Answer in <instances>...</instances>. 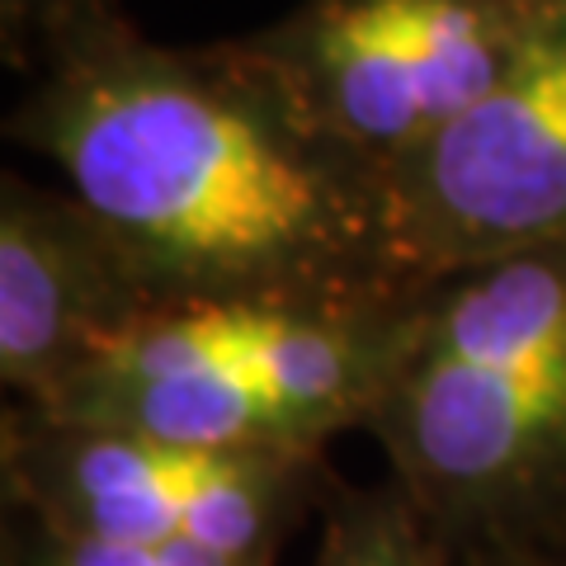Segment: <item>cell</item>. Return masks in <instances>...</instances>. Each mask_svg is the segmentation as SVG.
Listing matches in <instances>:
<instances>
[{
	"label": "cell",
	"instance_id": "7a4b0ae2",
	"mask_svg": "<svg viewBox=\"0 0 566 566\" xmlns=\"http://www.w3.org/2000/svg\"><path fill=\"white\" fill-rule=\"evenodd\" d=\"M364 434L458 566H562L566 241L424 283Z\"/></svg>",
	"mask_w": 566,
	"mask_h": 566
},
{
	"label": "cell",
	"instance_id": "5b68a950",
	"mask_svg": "<svg viewBox=\"0 0 566 566\" xmlns=\"http://www.w3.org/2000/svg\"><path fill=\"white\" fill-rule=\"evenodd\" d=\"M326 458L218 453L151 434L0 411L6 515L99 543H199L218 557L274 566L331 486Z\"/></svg>",
	"mask_w": 566,
	"mask_h": 566
},
{
	"label": "cell",
	"instance_id": "52a82bcc",
	"mask_svg": "<svg viewBox=\"0 0 566 566\" xmlns=\"http://www.w3.org/2000/svg\"><path fill=\"white\" fill-rule=\"evenodd\" d=\"M156 303L123 241L66 185L0 180V387L48 411L95 354Z\"/></svg>",
	"mask_w": 566,
	"mask_h": 566
},
{
	"label": "cell",
	"instance_id": "6da1fadb",
	"mask_svg": "<svg viewBox=\"0 0 566 566\" xmlns=\"http://www.w3.org/2000/svg\"><path fill=\"white\" fill-rule=\"evenodd\" d=\"M6 137L123 241L156 303L420 283L387 185L283 109L237 39L161 43L123 0H57Z\"/></svg>",
	"mask_w": 566,
	"mask_h": 566
},
{
	"label": "cell",
	"instance_id": "277c9868",
	"mask_svg": "<svg viewBox=\"0 0 566 566\" xmlns=\"http://www.w3.org/2000/svg\"><path fill=\"white\" fill-rule=\"evenodd\" d=\"M562 0H297L237 33L303 128L387 185L538 43Z\"/></svg>",
	"mask_w": 566,
	"mask_h": 566
},
{
	"label": "cell",
	"instance_id": "ba28073f",
	"mask_svg": "<svg viewBox=\"0 0 566 566\" xmlns=\"http://www.w3.org/2000/svg\"><path fill=\"white\" fill-rule=\"evenodd\" d=\"M316 515L322 543L312 566H458L392 476L378 486H349L331 476Z\"/></svg>",
	"mask_w": 566,
	"mask_h": 566
},
{
	"label": "cell",
	"instance_id": "9c48e42d",
	"mask_svg": "<svg viewBox=\"0 0 566 566\" xmlns=\"http://www.w3.org/2000/svg\"><path fill=\"white\" fill-rule=\"evenodd\" d=\"M6 566H255L218 557L199 543H99L71 538L33 524L24 515H6Z\"/></svg>",
	"mask_w": 566,
	"mask_h": 566
},
{
	"label": "cell",
	"instance_id": "3957f363",
	"mask_svg": "<svg viewBox=\"0 0 566 566\" xmlns=\"http://www.w3.org/2000/svg\"><path fill=\"white\" fill-rule=\"evenodd\" d=\"M420 293L151 303L39 416L218 453L326 458L374 416Z\"/></svg>",
	"mask_w": 566,
	"mask_h": 566
},
{
	"label": "cell",
	"instance_id": "8992f818",
	"mask_svg": "<svg viewBox=\"0 0 566 566\" xmlns=\"http://www.w3.org/2000/svg\"><path fill=\"white\" fill-rule=\"evenodd\" d=\"M387 208L420 283L566 241V0L515 71L387 180Z\"/></svg>",
	"mask_w": 566,
	"mask_h": 566
},
{
	"label": "cell",
	"instance_id": "8fae6325",
	"mask_svg": "<svg viewBox=\"0 0 566 566\" xmlns=\"http://www.w3.org/2000/svg\"><path fill=\"white\" fill-rule=\"evenodd\" d=\"M562 566H566V562H562Z\"/></svg>",
	"mask_w": 566,
	"mask_h": 566
},
{
	"label": "cell",
	"instance_id": "30bf717a",
	"mask_svg": "<svg viewBox=\"0 0 566 566\" xmlns=\"http://www.w3.org/2000/svg\"><path fill=\"white\" fill-rule=\"evenodd\" d=\"M57 6V0H0V52H6V66L24 71L33 33H39L43 14Z\"/></svg>",
	"mask_w": 566,
	"mask_h": 566
}]
</instances>
